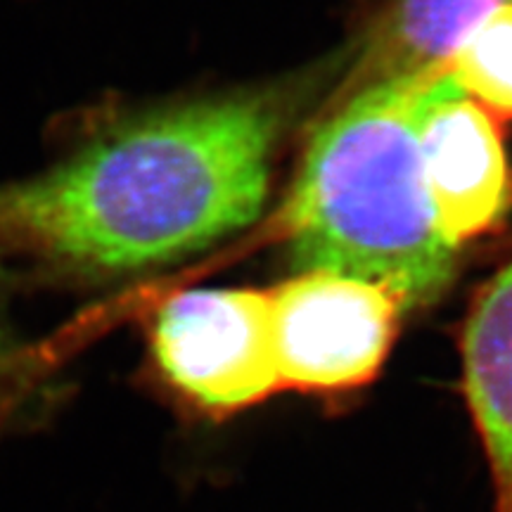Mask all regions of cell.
I'll use <instances>...</instances> for the list:
<instances>
[{
	"instance_id": "6da1fadb",
	"label": "cell",
	"mask_w": 512,
	"mask_h": 512,
	"mask_svg": "<svg viewBox=\"0 0 512 512\" xmlns=\"http://www.w3.org/2000/svg\"><path fill=\"white\" fill-rule=\"evenodd\" d=\"M335 79L332 55L297 79L128 119L0 188V235L86 273L140 271L209 247L259 219L285 133Z\"/></svg>"
},
{
	"instance_id": "7a4b0ae2",
	"label": "cell",
	"mask_w": 512,
	"mask_h": 512,
	"mask_svg": "<svg viewBox=\"0 0 512 512\" xmlns=\"http://www.w3.org/2000/svg\"><path fill=\"white\" fill-rule=\"evenodd\" d=\"M456 86L451 62L363 88L313 119L302 164L280 207V238L302 271H330L392 292L403 311L432 306L458 273L439 233L420 133Z\"/></svg>"
},
{
	"instance_id": "3957f363",
	"label": "cell",
	"mask_w": 512,
	"mask_h": 512,
	"mask_svg": "<svg viewBox=\"0 0 512 512\" xmlns=\"http://www.w3.org/2000/svg\"><path fill=\"white\" fill-rule=\"evenodd\" d=\"M150 342L166 384L209 418L242 413L283 389L266 290L178 292L155 311Z\"/></svg>"
},
{
	"instance_id": "277c9868",
	"label": "cell",
	"mask_w": 512,
	"mask_h": 512,
	"mask_svg": "<svg viewBox=\"0 0 512 512\" xmlns=\"http://www.w3.org/2000/svg\"><path fill=\"white\" fill-rule=\"evenodd\" d=\"M268 294L280 384L306 394L373 382L406 313L384 287L330 271H302Z\"/></svg>"
},
{
	"instance_id": "5b68a950",
	"label": "cell",
	"mask_w": 512,
	"mask_h": 512,
	"mask_svg": "<svg viewBox=\"0 0 512 512\" xmlns=\"http://www.w3.org/2000/svg\"><path fill=\"white\" fill-rule=\"evenodd\" d=\"M420 159L434 221L453 247L491 233L510 214L512 169L498 121L458 83L425 117Z\"/></svg>"
},
{
	"instance_id": "8992f818",
	"label": "cell",
	"mask_w": 512,
	"mask_h": 512,
	"mask_svg": "<svg viewBox=\"0 0 512 512\" xmlns=\"http://www.w3.org/2000/svg\"><path fill=\"white\" fill-rule=\"evenodd\" d=\"M512 0H375L337 53V79L320 112L375 83L451 60L486 17Z\"/></svg>"
},
{
	"instance_id": "52a82bcc",
	"label": "cell",
	"mask_w": 512,
	"mask_h": 512,
	"mask_svg": "<svg viewBox=\"0 0 512 512\" xmlns=\"http://www.w3.org/2000/svg\"><path fill=\"white\" fill-rule=\"evenodd\" d=\"M460 361L463 394L494 484V512H512V252L472 294Z\"/></svg>"
},
{
	"instance_id": "ba28073f",
	"label": "cell",
	"mask_w": 512,
	"mask_h": 512,
	"mask_svg": "<svg viewBox=\"0 0 512 512\" xmlns=\"http://www.w3.org/2000/svg\"><path fill=\"white\" fill-rule=\"evenodd\" d=\"M448 62L467 98L496 121L512 119V3L472 29Z\"/></svg>"
}]
</instances>
